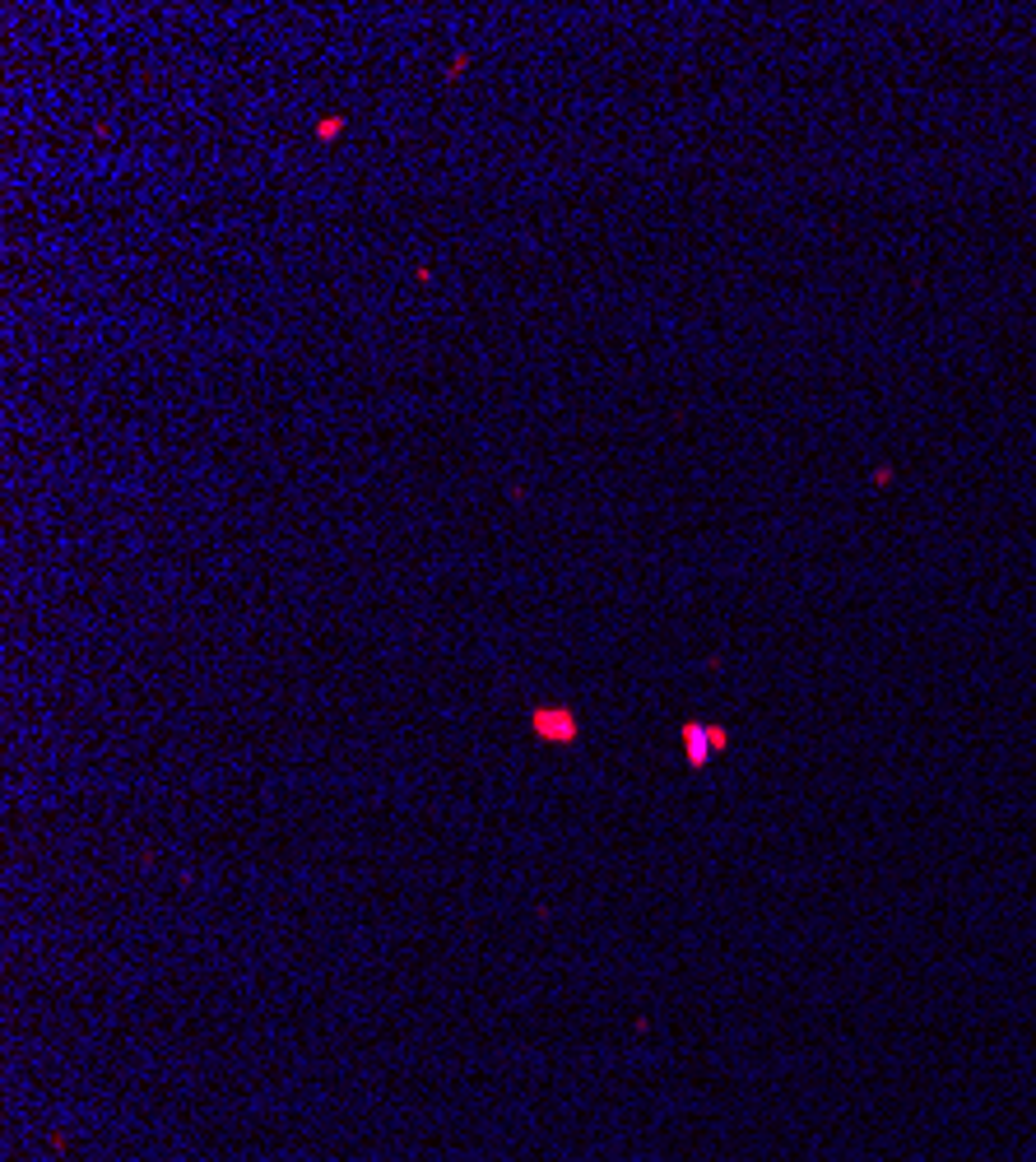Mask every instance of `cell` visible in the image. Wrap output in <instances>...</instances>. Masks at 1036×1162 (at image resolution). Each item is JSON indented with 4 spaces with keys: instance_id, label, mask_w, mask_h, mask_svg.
<instances>
[{
    "instance_id": "cell-2",
    "label": "cell",
    "mask_w": 1036,
    "mask_h": 1162,
    "mask_svg": "<svg viewBox=\"0 0 1036 1162\" xmlns=\"http://www.w3.org/2000/svg\"><path fill=\"white\" fill-rule=\"evenodd\" d=\"M530 721H535V735H539V739H553V745H567V739H577V717H572L567 707H539Z\"/></svg>"
},
{
    "instance_id": "cell-1",
    "label": "cell",
    "mask_w": 1036,
    "mask_h": 1162,
    "mask_svg": "<svg viewBox=\"0 0 1036 1162\" xmlns=\"http://www.w3.org/2000/svg\"><path fill=\"white\" fill-rule=\"evenodd\" d=\"M730 745V735L721 731V725H707V721H689L683 725V749H689V763L693 767H707L711 763V753Z\"/></svg>"
},
{
    "instance_id": "cell-3",
    "label": "cell",
    "mask_w": 1036,
    "mask_h": 1162,
    "mask_svg": "<svg viewBox=\"0 0 1036 1162\" xmlns=\"http://www.w3.org/2000/svg\"><path fill=\"white\" fill-rule=\"evenodd\" d=\"M340 126H344L340 117H330V121H321V126H316V131H321V139H330V135H340Z\"/></svg>"
}]
</instances>
